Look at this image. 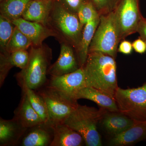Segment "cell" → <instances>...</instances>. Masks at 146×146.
<instances>
[{
	"instance_id": "obj_1",
	"label": "cell",
	"mask_w": 146,
	"mask_h": 146,
	"mask_svg": "<svg viewBox=\"0 0 146 146\" xmlns=\"http://www.w3.org/2000/svg\"><path fill=\"white\" fill-rule=\"evenodd\" d=\"M115 58L100 52H91L83 67L86 86L114 97L118 88Z\"/></svg>"
},
{
	"instance_id": "obj_2",
	"label": "cell",
	"mask_w": 146,
	"mask_h": 146,
	"mask_svg": "<svg viewBox=\"0 0 146 146\" xmlns=\"http://www.w3.org/2000/svg\"><path fill=\"white\" fill-rule=\"evenodd\" d=\"M26 67L15 75L21 89L37 91L47 84V75L52 59L50 50L42 45L32 46Z\"/></svg>"
},
{
	"instance_id": "obj_3",
	"label": "cell",
	"mask_w": 146,
	"mask_h": 146,
	"mask_svg": "<svg viewBox=\"0 0 146 146\" xmlns=\"http://www.w3.org/2000/svg\"><path fill=\"white\" fill-rule=\"evenodd\" d=\"M105 109L78 104L64 123L82 136L87 146H102L98 129Z\"/></svg>"
},
{
	"instance_id": "obj_4",
	"label": "cell",
	"mask_w": 146,
	"mask_h": 146,
	"mask_svg": "<svg viewBox=\"0 0 146 146\" xmlns=\"http://www.w3.org/2000/svg\"><path fill=\"white\" fill-rule=\"evenodd\" d=\"M120 41L114 11L101 15L89 46V52H100L115 58Z\"/></svg>"
},
{
	"instance_id": "obj_5",
	"label": "cell",
	"mask_w": 146,
	"mask_h": 146,
	"mask_svg": "<svg viewBox=\"0 0 146 146\" xmlns=\"http://www.w3.org/2000/svg\"><path fill=\"white\" fill-rule=\"evenodd\" d=\"M114 98L120 112L135 121H146V83L137 88L118 87Z\"/></svg>"
},
{
	"instance_id": "obj_6",
	"label": "cell",
	"mask_w": 146,
	"mask_h": 146,
	"mask_svg": "<svg viewBox=\"0 0 146 146\" xmlns=\"http://www.w3.org/2000/svg\"><path fill=\"white\" fill-rule=\"evenodd\" d=\"M49 23L64 39L77 49L83 30L77 14L69 11L58 3L54 6L52 5Z\"/></svg>"
},
{
	"instance_id": "obj_7",
	"label": "cell",
	"mask_w": 146,
	"mask_h": 146,
	"mask_svg": "<svg viewBox=\"0 0 146 146\" xmlns=\"http://www.w3.org/2000/svg\"><path fill=\"white\" fill-rule=\"evenodd\" d=\"M36 91L46 102L52 126L64 123L78 104L77 100L47 84Z\"/></svg>"
},
{
	"instance_id": "obj_8",
	"label": "cell",
	"mask_w": 146,
	"mask_h": 146,
	"mask_svg": "<svg viewBox=\"0 0 146 146\" xmlns=\"http://www.w3.org/2000/svg\"><path fill=\"white\" fill-rule=\"evenodd\" d=\"M114 13L121 41L137 32L143 17L139 9V0H121Z\"/></svg>"
},
{
	"instance_id": "obj_9",
	"label": "cell",
	"mask_w": 146,
	"mask_h": 146,
	"mask_svg": "<svg viewBox=\"0 0 146 146\" xmlns=\"http://www.w3.org/2000/svg\"><path fill=\"white\" fill-rule=\"evenodd\" d=\"M46 84L77 100L76 95L80 90L86 86L83 67L63 75L51 76Z\"/></svg>"
},
{
	"instance_id": "obj_10",
	"label": "cell",
	"mask_w": 146,
	"mask_h": 146,
	"mask_svg": "<svg viewBox=\"0 0 146 146\" xmlns=\"http://www.w3.org/2000/svg\"><path fill=\"white\" fill-rule=\"evenodd\" d=\"M135 122L119 111L106 110L100 120L99 127L110 138L124 132L131 127Z\"/></svg>"
},
{
	"instance_id": "obj_11",
	"label": "cell",
	"mask_w": 146,
	"mask_h": 146,
	"mask_svg": "<svg viewBox=\"0 0 146 146\" xmlns=\"http://www.w3.org/2000/svg\"><path fill=\"white\" fill-rule=\"evenodd\" d=\"M15 26L30 39L33 46L42 45L45 39L51 36H57L54 31L40 23L27 21L22 18L12 21Z\"/></svg>"
},
{
	"instance_id": "obj_12",
	"label": "cell",
	"mask_w": 146,
	"mask_h": 146,
	"mask_svg": "<svg viewBox=\"0 0 146 146\" xmlns=\"http://www.w3.org/2000/svg\"><path fill=\"white\" fill-rule=\"evenodd\" d=\"M54 137L53 126L43 123L27 129L18 145L50 146Z\"/></svg>"
},
{
	"instance_id": "obj_13",
	"label": "cell",
	"mask_w": 146,
	"mask_h": 146,
	"mask_svg": "<svg viewBox=\"0 0 146 146\" xmlns=\"http://www.w3.org/2000/svg\"><path fill=\"white\" fill-rule=\"evenodd\" d=\"M79 68L77 58L72 47L63 44L59 56L56 61L50 66L48 74L51 76H60L74 72Z\"/></svg>"
},
{
	"instance_id": "obj_14",
	"label": "cell",
	"mask_w": 146,
	"mask_h": 146,
	"mask_svg": "<svg viewBox=\"0 0 146 146\" xmlns=\"http://www.w3.org/2000/svg\"><path fill=\"white\" fill-rule=\"evenodd\" d=\"M27 129L13 117L10 120L0 119V146H18Z\"/></svg>"
},
{
	"instance_id": "obj_15",
	"label": "cell",
	"mask_w": 146,
	"mask_h": 146,
	"mask_svg": "<svg viewBox=\"0 0 146 146\" xmlns=\"http://www.w3.org/2000/svg\"><path fill=\"white\" fill-rule=\"evenodd\" d=\"M146 140V121H135L134 124L123 133L109 138L108 145L132 146Z\"/></svg>"
},
{
	"instance_id": "obj_16",
	"label": "cell",
	"mask_w": 146,
	"mask_h": 146,
	"mask_svg": "<svg viewBox=\"0 0 146 146\" xmlns=\"http://www.w3.org/2000/svg\"><path fill=\"white\" fill-rule=\"evenodd\" d=\"M52 5V1L49 0H32L29 3L22 18L47 26Z\"/></svg>"
},
{
	"instance_id": "obj_17",
	"label": "cell",
	"mask_w": 146,
	"mask_h": 146,
	"mask_svg": "<svg viewBox=\"0 0 146 146\" xmlns=\"http://www.w3.org/2000/svg\"><path fill=\"white\" fill-rule=\"evenodd\" d=\"M54 137L50 146H82L85 145L82 136L65 123L53 126Z\"/></svg>"
},
{
	"instance_id": "obj_18",
	"label": "cell",
	"mask_w": 146,
	"mask_h": 146,
	"mask_svg": "<svg viewBox=\"0 0 146 146\" xmlns=\"http://www.w3.org/2000/svg\"><path fill=\"white\" fill-rule=\"evenodd\" d=\"M13 117L27 129L44 123L32 106L27 94L23 91H22L20 104L14 111Z\"/></svg>"
},
{
	"instance_id": "obj_19",
	"label": "cell",
	"mask_w": 146,
	"mask_h": 146,
	"mask_svg": "<svg viewBox=\"0 0 146 146\" xmlns=\"http://www.w3.org/2000/svg\"><path fill=\"white\" fill-rule=\"evenodd\" d=\"M76 99L90 100L96 104L100 108L108 111H117V104L114 97L93 87L86 86L78 91Z\"/></svg>"
},
{
	"instance_id": "obj_20",
	"label": "cell",
	"mask_w": 146,
	"mask_h": 146,
	"mask_svg": "<svg viewBox=\"0 0 146 146\" xmlns=\"http://www.w3.org/2000/svg\"><path fill=\"white\" fill-rule=\"evenodd\" d=\"M100 21V16L92 19L85 24L82 30L80 43L77 51V58L80 67H83L86 63L89 48Z\"/></svg>"
},
{
	"instance_id": "obj_21",
	"label": "cell",
	"mask_w": 146,
	"mask_h": 146,
	"mask_svg": "<svg viewBox=\"0 0 146 146\" xmlns=\"http://www.w3.org/2000/svg\"><path fill=\"white\" fill-rule=\"evenodd\" d=\"M32 0H4L1 4V14L11 21L22 18Z\"/></svg>"
},
{
	"instance_id": "obj_22",
	"label": "cell",
	"mask_w": 146,
	"mask_h": 146,
	"mask_svg": "<svg viewBox=\"0 0 146 146\" xmlns=\"http://www.w3.org/2000/svg\"><path fill=\"white\" fill-rule=\"evenodd\" d=\"M22 90V91L25 92L32 106L43 122L47 123H50L48 110L44 98L36 91L27 88Z\"/></svg>"
},
{
	"instance_id": "obj_23",
	"label": "cell",
	"mask_w": 146,
	"mask_h": 146,
	"mask_svg": "<svg viewBox=\"0 0 146 146\" xmlns=\"http://www.w3.org/2000/svg\"><path fill=\"white\" fill-rule=\"evenodd\" d=\"M33 46L32 43L27 36L15 26L13 34L6 47L5 52L11 53L22 50H27Z\"/></svg>"
},
{
	"instance_id": "obj_24",
	"label": "cell",
	"mask_w": 146,
	"mask_h": 146,
	"mask_svg": "<svg viewBox=\"0 0 146 146\" xmlns=\"http://www.w3.org/2000/svg\"><path fill=\"white\" fill-rule=\"evenodd\" d=\"M2 53L6 60L11 68L16 67L21 70L24 69L29 62V52L27 50H22L8 53Z\"/></svg>"
},
{
	"instance_id": "obj_25",
	"label": "cell",
	"mask_w": 146,
	"mask_h": 146,
	"mask_svg": "<svg viewBox=\"0 0 146 146\" xmlns=\"http://www.w3.org/2000/svg\"><path fill=\"white\" fill-rule=\"evenodd\" d=\"M15 26L12 21L0 15V46L1 52H5L6 47L13 34Z\"/></svg>"
},
{
	"instance_id": "obj_26",
	"label": "cell",
	"mask_w": 146,
	"mask_h": 146,
	"mask_svg": "<svg viewBox=\"0 0 146 146\" xmlns=\"http://www.w3.org/2000/svg\"><path fill=\"white\" fill-rule=\"evenodd\" d=\"M77 14L83 27L89 21L100 16L92 3L89 0H85L84 2L79 8Z\"/></svg>"
},
{
	"instance_id": "obj_27",
	"label": "cell",
	"mask_w": 146,
	"mask_h": 146,
	"mask_svg": "<svg viewBox=\"0 0 146 146\" xmlns=\"http://www.w3.org/2000/svg\"><path fill=\"white\" fill-rule=\"evenodd\" d=\"M100 16L115 11L121 0H89Z\"/></svg>"
},
{
	"instance_id": "obj_28",
	"label": "cell",
	"mask_w": 146,
	"mask_h": 146,
	"mask_svg": "<svg viewBox=\"0 0 146 146\" xmlns=\"http://www.w3.org/2000/svg\"><path fill=\"white\" fill-rule=\"evenodd\" d=\"M85 0H59V3L66 9L77 14L79 8Z\"/></svg>"
},
{
	"instance_id": "obj_29",
	"label": "cell",
	"mask_w": 146,
	"mask_h": 146,
	"mask_svg": "<svg viewBox=\"0 0 146 146\" xmlns=\"http://www.w3.org/2000/svg\"><path fill=\"white\" fill-rule=\"evenodd\" d=\"M133 49L138 53L143 54L146 51V43L145 41L141 37L136 39L132 43Z\"/></svg>"
},
{
	"instance_id": "obj_30",
	"label": "cell",
	"mask_w": 146,
	"mask_h": 146,
	"mask_svg": "<svg viewBox=\"0 0 146 146\" xmlns=\"http://www.w3.org/2000/svg\"><path fill=\"white\" fill-rule=\"evenodd\" d=\"M132 44L129 41L123 40L119 46L118 51L125 54H129L133 50Z\"/></svg>"
},
{
	"instance_id": "obj_31",
	"label": "cell",
	"mask_w": 146,
	"mask_h": 146,
	"mask_svg": "<svg viewBox=\"0 0 146 146\" xmlns=\"http://www.w3.org/2000/svg\"><path fill=\"white\" fill-rule=\"evenodd\" d=\"M137 32L140 34V37L146 41V18L143 17L141 19L138 25Z\"/></svg>"
},
{
	"instance_id": "obj_32",
	"label": "cell",
	"mask_w": 146,
	"mask_h": 146,
	"mask_svg": "<svg viewBox=\"0 0 146 146\" xmlns=\"http://www.w3.org/2000/svg\"><path fill=\"white\" fill-rule=\"evenodd\" d=\"M0 1H1V2L3 1H4V0H0Z\"/></svg>"
},
{
	"instance_id": "obj_33",
	"label": "cell",
	"mask_w": 146,
	"mask_h": 146,
	"mask_svg": "<svg viewBox=\"0 0 146 146\" xmlns=\"http://www.w3.org/2000/svg\"><path fill=\"white\" fill-rule=\"evenodd\" d=\"M49 1H52L53 0H49Z\"/></svg>"
},
{
	"instance_id": "obj_34",
	"label": "cell",
	"mask_w": 146,
	"mask_h": 146,
	"mask_svg": "<svg viewBox=\"0 0 146 146\" xmlns=\"http://www.w3.org/2000/svg\"><path fill=\"white\" fill-rule=\"evenodd\" d=\"M145 41V42H146V41Z\"/></svg>"
}]
</instances>
